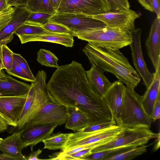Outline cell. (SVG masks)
<instances>
[{"instance_id":"1","label":"cell","mask_w":160,"mask_h":160,"mask_svg":"<svg viewBox=\"0 0 160 160\" xmlns=\"http://www.w3.org/2000/svg\"><path fill=\"white\" fill-rule=\"evenodd\" d=\"M47 86L56 101L66 107L78 108L92 123L115 120L103 97L92 89L86 71L80 63L73 61L70 64L59 66Z\"/></svg>"},{"instance_id":"2","label":"cell","mask_w":160,"mask_h":160,"mask_svg":"<svg viewBox=\"0 0 160 160\" xmlns=\"http://www.w3.org/2000/svg\"><path fill=\"white\" fill-rule=\"evenodd\" d=\"M119 50L88 43L82 51L91 66L103 73H112L128 88L134 90L140 82L141 78Z\"/></svg>"},{"instance_id":"3","label":"cell","mask_w":160,"mask_h":160,"mask_svg":"<svg viewBox=\"0 0 160 160\" xmlns=\"http://www.w3.org/2000/svg\"><path fill=\"white\" fill-rule=\"evenodd\" d=\"M117 125L122 128L150 129L152 120L142 103V96L125 86L123 101L118 117Z\"/></svg>"},{"instance_id":"4","label":"cell","mask_w":160,"mask_h":160,"mask_svg":"<svg viewBox=\"0 0 160 160\" xmlns=\"http://www.w3.org/2000/svg\"><path fill=\"white\" fill-rule=\"evenodd\" d=\"M75 36L98 46L118 49L129 45L132 41L130 31L107 26L80 33Z\"/></svg>"},{"instance_id":"5","label":"cell","mask_w":160,"mask_h":160,"mask_svg":"<svg viewBox=\"0 0 160 160\" xmlns=\"http://www.w3.org/2000/svg\"><path fill=\"white\" fill-rule=\"evenodd\" d=\"M160 136L150 129L144 128H124L109 141L92 148V153L122 146L135 147L146 144L152 139Z\"/></svg>"},{"instance_id":"6","label":"cell","mask_w":160,"mask_h":160,"mask_svg":"<svg viewBox=\"0 0 160 160\" xmlns=\"http://www.w3.org/2000/svg\"><path fill=\"white\" fill-rule=\"evenodd\" d=\"M123 129L116 125L94 131H82L68 133L67 139L62 151L66 152L73 148L88 145L102 140L114 138Z\"/></svg>"},{"instance_id":"7","label":"cell","mask_w":160,"mask_h":160,"mask_svg":"<svg viewBox=\"0 0 160 160\" xmlns=\"http://www.w3.org/2000/svg\"><path fill=\"white\" fill-rule=\"evenodd\" d=\"M49 22L61 25L75 36L77 34L103 28L106 25L91 16L78 14L63 13L53 15Z\"/></svg>"},{"instance_id":"8","label":"cell","mask_w":160,"mask_h":160,"mask_svg":"<svg viewBox=\"0 0 160 160\" xmlns=\"http://www.w3.org/2000/svg\"><path fill=\"white\" fill-rule=\"evenodd\" d=\"M110 12L106 0H61L56 14H78L92 16Z\"/></svg>"},{"instance_id":"9","label":"cell","mask_w":160,"mask_h":160,"mask_svg":"<svg viewBox=\"0 0 160 160\" xmlns=\"http://www.w3.org/2000/svg\"><path fill=\"white\" fill-rule=\"evenodd\" d=\"M67 119V107L55 101L45 105L23 128L48 124L61 126Z\"/></svg>"},{"instance_id":"10","label":"cell","mask_w":160,"mask_h":160,"mask_svg":"<svg viewBox=\"0 0 160 160\" xmlns=\"http://www.w3.org/2000/svg\"><path fill=\"white\" fill-rule=\"evenodd\" d=\"M91 17L102 22L108 27L131 32L135 29V21L139 16L136 12L129 9L109 12Z\"/></svg>"},{"instance_id":"11","label":"cell","mask_w":160,"mask_h":160,"mask_svg":"<svg viewBox=\"0 0 160 160\" xmlns=\"http://www.w3.org/2000/svg\"><path fill=\"white\" fill-rule=\"evenodd\" d=\"M132 41L130 46L133 65L137 72L142 79L146 88L152 83L154 78V73L149 71L144 60L141 47L142 30L139 28L131 31Z\"/></svg>"},{"instance_id":"12","label":"cell","mask_w":160,"mask_h":160,"mask_svg":"<svg viewBox=\"0 0 160 160\" xmlns=\"http://www.w3.org/2000/svg\"><path fill=\"white\" fill-rule=\"evenodd\" d=\"M28 92L18 96L0 97V117L8 126H17Z\"/></svg>"},{"instance_id":"13","label":"cell","mask_w":160,"mask_h":160,"mask_svg":"<svg viewBox=\"0 0 160 160\" xmlns=\"http://www.w3.org/2000/svg\"><path fill=\"white\" fill-rule=\"evenodd\" d=\"M57 126L48 124L22 128L19 131L22 149L30 146L32 151L33 147L52 134Z\"/></svg>"},{"instance_id":"14","label":"cell","mask_w":160,"mask_h":160,"mask_svg":"<svg viewBox=\"0 0 160 160\" xmlns=\"http://www.w3.org/2000/svg\"><path fill=\"white\" fill-rule=\"evenodd\" d=\"M160 18L156 17L151 25L145 42L148 54L156 70L160 65Z\"/></svg>"},{"instance_id":"15","label":"cell","mask_w":160,"mask_h":160,"mask_svg":"<svg viewBox=\"0 0 160 160\" xmlns=\"http://www.w3.org/2000/svg\"><path fill=\"white\" fill-rule=\"evenodd\" d=\"M125 87L122 82L115 81L102 97L114 119L118 117L122 105Z\"/></svg>"},{"instance_id":"16","label":"cell","mask_w":160,"mask_h":160,"mask_svg":"<svg viewBox=\"0 0 160 160\" xmlns=\"http://www.w3.org/2000/svg\"><path fill=\"white\" fill-rule=\"evenodd\" d=\"M22 44L35 41L48 42L72 47L74 44L73 36L71 34L52 32L41 34L18 36Z\"/></svg>"},{"instance_id":"17","label":"cell","mask_w":160,"mask_h":160,"mask_svg":"<svg viewBox=\"0 0 160 160\" xmlns=\"http://www.w3.org/2000/svg\"><path fill=\"white\" fill-rule=\"evenodd\" d=\"M30 84L20 81L8 74L0 77V97L22 95L28 92Z\"/></svg>"},{"instance_id":"18","label":"cell","mask_w":160,"mask_h":160,"mask_svg":"<svg viewBox=\"0 0 160 160\" xmlns=\"http://www.w3.org/2000/svg\"><path fill=\"white\" fill-rule=\"evenodd\" d=\"M160 65L154 72V78L152 83L147 88L144 94L142 96L143 106L151 118L154 104L157 98L160 95Z\"/></svg>"},{"instance_id":"19","label":"cell","mask_w":160,"mask_h":160,"mask_svg":"<svg viewBox=\"0 0 160 160\" xmlns=\"http://www.w3.org/2000/svg\"><path fill=\"white\" fill-rule=\"evenodd\" d=\"M15 8V12L11 20L0 31V41L13 35L18 27L26 22L31 12L25 7Z\"/></svg>"},{"instance_id":"20","label":"cell","mask_w":160,"mask_h":160,"mask_svg":"<svg viewBox=\"0 0 160 160\" xmlns=\"http://www.w3.org/2000/svg\"><path fill=\"white\" fill-rule=\"evenodd\" d=\"M67 120L65 128L74 132L82 131L92 123L89 118L77 107H66Z\"/></svg>"},{"instance_id":"21","label":"cell","mask_w":160,"mask_h":160,"mask_svg":"<svg viewBox=\"0 0 160 160\" xmlns=\"http://www.w3.org/2000/svg\"><path fill=\"white\" fill-rule=\"evenodd\" d=\"M89 83L93 91L103 97L112 84L108 79L96 67L92 66L90 69L86 71Z\"/></svg>"},{"instance_id":"22","label":"cell","mask_w":160,"mask_h":160,"mask_svg":"<svg viewBox=\"0 0 160 160\" xmlns=\"http://www.w3.org/2000/svg\"><path fill=\"white\" fill-rule=\"evenodd\" d=\"M21 142L19 131L15 132L7 137L0 144V150L15 160H27L22 153Z\"/></svg>"},{"instance_id":"23","label":"cell","mask_w":160,"mask_h":160,"mask_svg":"<svg viewBox=\"0 0 160 160\" xmlns=\"http://www.w3.org/2000/svg\"><path fill=\"white\" fill-rule=\"evenodd\" d=\"M148 145L135 147L109 156L104 160H130L146 152Z\"/></svg>"},{"instance_id":"24","label":"cell","mask_w":160,"mask_h":160,"mask_svg":"<svg viewBox=\"0 0 160 160\" xmlns=\"http://www.w3.org/2000/svg\"><path fill=\"white\" fill-rule=\"evenodd\" d=\"M68 133L62 132L53 133L42 142L44 144L43 149L49 150H62L67 139Z\"/></svg>"},{"instance_id":"25","label":"cell","mask_w":160,"mask_h":160,"mask_svg":"<svg viewBox=\"0 0 160 160\" xmlns=\"http://www.w3.org/2000/svg\"><path fill=\"white\" fill-rule=\"evenodd\" d=\"M25 7L31 12H42L52 15L56 13L49 0H29Z\"/></svg>"},{"instance_id":"26","label":"cell","mask_w":160,"mask_h":160,"mask_svg":"<svg viewBox=\"0 0 160 160\" xmlns=\"http://www.w3.org/2000/svg\"><path fill=\"white\" fill-rule=\"evenodd\" d=\"M37 60L43 66L57 68L59 67L58 64V58L49 50L40 49L37 52Z\"/></svg>"},{"instance_id":"27","label":"cell","mask_w":160,"mask_h":160,"mask_svg":"<svg viewBox=\"0 0 160 160\" xmlns=\"http://www.w3.org/2000/svg\"><path fill=\"white\" fill-rule=\"evenodd\" d=\"M50 32L45 30L42 26L33 25L24 22L15 31L14 34L19 36L41 34Z\"/></svg>"},{"instance_id":"28","label":"cell","mask_w":160,"mask_h":160,"mask_svg":"<svg viewBox=\"0 0 160 160\" xmlns=\"http://www.w3.org/2000/svg\"><path fill=\"white\" fill-rule=\"evenodd\" d=\"M133 147L122 146L105 150L92 153L86 158L87 160H104L107 157L122 151Z\"/></svg>"},{"instance_id":"29","label":"cell","mask_w":160,"mask_h":160,"mask_svg":"<svg viewBox=\"0 0 160 160\" xmlns=\"http://www.w3.org/2000/svg\"><path fill=\"white\" fill-rule=\"evenodd\" d=\"M53 15L44 13L31 12L25 22L42 26L49 22L50 19Z\"/></svg>"},{"instance_id":"30","label":"cell","mask_w":160,"mask_h":160,"mask_svg":"<svg viewBox=\"0 0 160 160\" xmlns=\"http://www.w3.org/2000/svg\"><path fill=\"white\" fill-rule=\"evenodd\" d=\"M9 75L14 76L28 82H35L36 79L33 78L29 76L18 66L13 59L12 68L9 71L5 70Z\"/></svg>"},{"instance_id":"31","label":"cell","mask_w":160,"mask_h":160,"mask_svg":"<svg viewBox=\"0 0 160 160\" xmlns=\"http://www.w3.org/2000/svg\"><path fill=\"white\" fill-rule=\"evenodd\" d=\"M14 52L9 48L6 44L2 46V58L4 69L5 70L12 69L13 61Z\"/></svg>"},{"instance_id":"32","label":"cell","mask_w":160,"mask_h":160,"mask_svg":"<svg viewBox=\"0 0 160 160\" xmlns=\"http://www.w3.org/2000/svg\"><path fill=\"white\" fill-rule=\"evenodd\" d=\"M115 120H104L93 123L87 126L82 131L92 132L101 130L116 125Z\"/></svg>"},{"instance_id":"33","label":"cell","mask_w":160,"mask_h":160,"mask_svg":"<svg viewBox=\"0 0 160 160\" xmlns=\"http://www.w3.org/2000/svg\"><path fill=\"white\" fill-rule=\"evenodd\" d=\"M109 4L110 12L127 10L130 9L128 0H106Z\"/></svg>"},{"instance_id":"34","label":"cell","mask_w":160,"mask_h":160,"mask_svg":"<svg viewBox=\"0 0 160 160\" xmlns=\"http://www.w3.org/2000/svg\"><path fill=\"white\" fill-rule=\"evenodd\" d=\"M42 27L45 30L51 32L72 35V32L68 29L59 24L49 22Z\"/></svg>"},{"instance_id":"35","label":"cell","mask_w":160,"mask_h":160,"mask_svg":"<svg viewBox=\"0 0 160 160\" xmlns=\"http://www.w3.org/2000/svg\"><path fill=\"white\" fill-rule=\"evenodd\" d=\"M92 148L85 149L71 154L62 157L60 160H86V158L92 153L91 150Z\"/></svg>"},{"instance_id":"36","label":"cell","mask_w":160,"mask_h":160,"mask_svg":"<svg viewBox=\"0 0 160 160\" xmlns=\"http://www.w3.org/2000/svg\"><path fill=\"white\" fill-rule=\"evenodd\" d=\"M15 10L14 7H11L7 10L0 12V31L11 20Z\"/></svg>"},{"instance_id":"37","label":"cell","mask_w":160,"mask_h":160,"mask_svg":"<svg viewBox=\"0 0 160 160\" xmlns=\"http://www.w3.org/2000/svg\"><path fill=\"white\" fill-rule=\"evenodd\" d=\"M13 58L18 66L29 76L33 78H36L31 70L25 59L20 54L14 53Z\"/></svg>"},{"instance_id":"38","label":"cell","mask_w":160,"mask_h":160,"mask_svg":"<svg viewBox=\"0 0 160 160\" xmlns=\"http://www.w3.org/2000/svg\"><path fill=\"white\" fill-rule=\"evenodd\" d=\"M160 95L157 98L154 104L151 118L152 121H155L160 118Z\"/></svg>"},{"instance_id":"39","label":"cell","mask_w":160,"mask_h":160,"mask_svg":"<svg viewBox=\"0 0 160 160\" xmlns=\"http://www.w3.org/2000/svg\"><path fill=\"white\" fill-rule=\"evenodd\" d=\"M13 35H12L0 41V70L4 69L2 58V46L3 45L6 44L10 42L13 39Z\"/></svg>"},{"instance_id":"40","label":"cell","mask_w":160,"mask_h":160,"mask_svg":"<svg viewBox=\"0 0 160 160\" xmlns=\"http://www.w3.org/2000/svg\"><path fill=\"white\" fill-rule=\"evenodd\" d=\"M29 0H8L11 7H25Z\"/></svg>"},{"instance_id":"41","label":"cell","mask_w":160,"mask_h":160,"mask_svg":"<svg viewBox=\"0 0 160 160\" xmlns=\"http://www.w3.org/2000/svg\"><path fill=\"white\" fill-rule=\"evenodd\" d=\"M145 9L150 12H153L152 6V0H138Z\"/></svg>"},{"instance_id":"42","label":"cell","mask_w":160,"mask_h":160,"mask_svg":"<svg viewBox=\"0 0 160 160\" xmlns=\"http://www.w3.org/2000/svg\"><path fill=\"white\" fill-rule=\"evenodd\" d=\"M42 152V150L38 149L32 152L28 156L26 157L27 160H40L42 159H39L38 156Z\"/></svg>"},{"instance_id":"43","label":"cell","mask_w":160,"mask_h":160,"mask_svg":"<svg viewBox=\"0 0 160 160\" xmlns=\"http://www.w3.org/2000/svg\"><path fill=\"white\" fill-rule=\"evenodd\" d=\"M160 0H152V6L153 12L157 15V17L160 18Z\"/></svg>"},{"instance_id":"44","label":"cell","mask_w":160,"mask_h":160,"mask_svg":"<svg viewBox=\"0 0 160 160\" xmlns=\"http://www.w3.org/2000/svg\"><path fill=\"white\" fill-rule=\"evenodd\" d=\"M11 7L8 0H0V12L7 10Z\"/></svg>"},{"instance_id":"45","label":"cell","mask_w":160,"mask_h":160,"mask_svg":"<svg viewBox=\"0 0 160 160\" xmlns=\"http://www.w3.org/2000/svg\"><path fill=\"white\" fill-rule=\"evenodd\" d=\"M8 126L0 117V133L7 130Z\"/></svg>"},{"instance_id":"46","label":"cell","mask_w":160,"mask_h":160,"mask_svg":"<svg viewBox=\"0 0 160 160\" xmlns=\"http://www.w3.org/2000/svg\"><path fill=\"white\" fill-rule=\"evenodd\" d=\"M49 1L52 6L57 12L61 0H49Z\"/></svg>"},{"instance_id":"47","label":"cell","mask_w":160,"mask_h":160,"mask_svg":"<svg viewBox=\"0 0 160 160\" xmlns=\"http://www.w3.org/2000/svg\"><path fill=\"white\" fill-rule=\"evenodd\" d=\"M0 160H15V159L8 155L3 153L0 154Z\"/></svg>"},{"instance_id":"48","label":"cell","mask_w":160,"mask_h":160,"mask_svg":"<svg viewBox=\"0 0 160 160\" xmlns=\"http://www.w3.org/2000/svg\"><path fill=\"white\" fill-rule=\"evenodd\" d=\"M160 136L158 137L157 140L155 141V144L153 150L156 151L158 150L160 147Z\"/></svg>"},{"instance_id":"49","label":"cell","mask_w":160,"mask_h":160,"mask_svg":"<svg viewBox=\"0 0 160 160\" xmlns=\"http://www.w3.org/2000/svg\"><path fill=\"white\" fill-rule=\"evenodd\" d=\"M5 73L3 70H0V77H2L4 75Z\"/></svg>"},{"instance_id":"50","label":"cell","mask_w":160,"mask_h":160,"mask_svg":"<svg viewBox=\"0 0 160 160\" xmlns=\"http://www.w3.org/2000/svg\"><path fill=\"white\" fill-rule=\"evenodd\" d=\"M3 140V139L2 138H0V144L2 142Z\"/></svg>"}]
</instances>
